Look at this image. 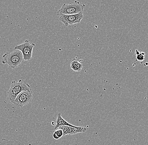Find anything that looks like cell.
Wrapping results in <instances>:
<instances>
[{
	"mask_svg": "<svg viewBox=\"0 0 148 145\" xmlns=\"http://www.w3.org/2000/svg\"><path fill=\"white\" fill-rule=\"evenodd\" d=\"M3 58L2 63L8 65L11 68H17L24 61L23 53L21 51L17 49L5 53L3 55Z\"/></svg>",
	"mask_w": 148,
	"mask_h": 145,
	"instance_id": "cell-1",
	"label": "cell"
},
{
	"mask_svg": "<svg viewBox=\"0 0 148 145\" xmlns=\"http://www.w3.org/2000/svg\"><path fill=\"white\" fill-rule=\"evenodd\" d=\"M31 91L28 84L19 80L18 82L12 81L9 91L7 92L8 98L11 103L14 100L18 94L23 91Z\"/></svg>",
	"mask_w": 148,
	"mask_h": 145,
	"instance_id": "cell-2",
	"label": "cell"
},
{
	"mask_svg": "<svg viewBox=\"0 0 148 145\" xmlns=\"http://www.w3.org/2000/svg\"><path fill=\"white\" fill-rule=\"evenodd\" d=\"M85 7L86 5L85 4H81L77 1L69 3H64L57 11L56 14L58 16L62 14H75L83 12Z\"/></svg>",
	"mask_w": 148,
	"mask_h": 145,
	"instance_id": "cell-3",
	"label": "cell"
},
{
	"mask_svg": "<svg viewBox=\"0 0 148 145\" xmlns=\"http://www.w3.org/2000/svg\"><path fill=\"white\" fill-rule=\"evenodd\" d=\"M35 46L34 43H31L28 40H25L22 44L16 46L15 49L21 51L23 54L24 61H29L32 59V51Z\"/></svg>",
	"mask_w": 148,
	"mask_h": 145,
	"instance_id": "cell-4",
	"label": "cell"
},
{
	"mask_svg": "<svg viewBox=\"0 0 148 145\" xmlns=\"http://www.w3.org/2000/svg\"><path fill=\"white\" fill-rule=\"evenodd\" d=\"M83 18V12L75 14L64 15L60 16L59 20L65 26L67 27L70 25L79 24L81 22Z\"/></svg>",
	"mask_w": 148,
	"mask_h": 145,
	"instance_id": "cell-5",
	"label": "cell"
},
{
	"mask_svg": "<svg viewBox=\"0 0 148 145\" xmlns=\"http://www.w3.org/2000/svg\"><path fill=\"white\" fill-rule=\"evenodd\" d=\"M32 91H23L18 94L14 100L12 102L17 107L22 108L30 103L32 99Z\"/></svg>",
	"mask_w": 148,
	"mask_h": 145,
	"instance_id": "cell-6",
	"label": "cell"
},
{
	"mask_svg": "<svg viewBox=\"0 0 148 145\" xmlns=\"http://www.w3.org/2000/svg\"><path fill=\"white\" fill-rule=\"evenodd\" d=\"M57 129H61L63 131V136L66 135H73L79 133H84L87 131V128L86 127L79 126L74 127L68 126H62Z\"/></svg>",
	"mask_w": 148,
	"mask_h": 145,
	"instance_id": "cell-7",
	"label": "cell"
},
{
	"mask_svg": "<svg viewBox=\"0 0 148 145\" xmlns=\"http://www.w3.org/2000/svg\"><path fill=\"white\" fill-rule=\"evenodd\" d=\"M56 125L54 127V129L56 130L57 128H59L60 126H68L70 127H77L78 126H75L69 123L68 122L64 120L63 118L62 117V114L61 113H58L57 114V118H56Z\"/></svg>",
	"mask_w": 148,
	"mask_h": 145,
	"instance_id": "cell-8",
	"label": "cell"
},
{
	"mask_svg": "<svg viewBox=\"0 0 148 145\" xmlns=\"http://www.w3.org/2000/svg\"><path fill=\"white\" fill-rule=\"evenodd\" d=\"M83 67V64L75 59L73 60L70 63V67L75 71H80Z\"/></svg>",
	"mask_w": 148,
	"mask_h": 145,
	"instance_id": "cell-9",
	"label": "cell"
},
{
	"mask_svg": "<svg viewBox=\"0 0 148 145\" xmlns=\"http://www.w3.org/2000/svg\"><path fill=\"white\" fill-rule=\"evenodd\" d=\"M0 145H24L16 141H10L6 139H0Z\"/></svg>",
	"mask_w": 148,
	"mask_h": 145,
	"instance_id": "cell-10",
	"label": "cell"
},
{
	"mask_svg": "<svg viewBox=\"0 0 148 145\" xmlns=\"http://www.w3.org/2000/svg\"><path fill=\"white\" fill-rule=\"evenodd\" d=\"M62 137H63V132L61 129H56L53 134V137L55 140H58Z\"/></svg>",
	"mask_w": 148,
	"mask_h": 145,
	"instance_id": "cell-11",
	"label": "cell"
},
{
	"mask_svg": "<svg viewBox=\"0 0 148 145\" xmlns=\"http://www.w3.org/2000/svg\"><path fill=\"white\" fill-rule=\"evenodd\" d=\"M146 54L144 52H140L138 54L136 55V59L139 61H143L145 59V55Z\"/></svg>",
	"mask_w": 148,
	"mask_h": 145,
	"instance_id": "cell-12",
	"label": "cell"
}]
</instances>
